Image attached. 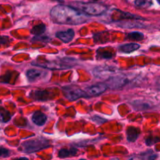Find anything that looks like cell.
Listing matches in <instances>:
<instances>
[{
    "label": "cell",
    "instance_id": "1",
    "mask_svg": "<svg viewBox=\"0 0 160 160\" xmlns=\"http://www.w3.org/2000/svg\"><path fill=\"white\" fill-rule=\"evenodd\" d=\"M53 21L62 24L78 25L88 20V17L81 11L63 5L53 7L50 12Z\"/></svg>",
    "mask_w": 160,
    "mask_h": 160
},
{
    "label": "cell",
    "instance_id": "2",
    "mask_svg": "<svg viewBox=\"0 0 160 160\" xmlns=\"http://www.w3.org/2000/svg\"><path fill=\"white\" fill-rule=\"evenodd\" d=\"M49 146V142L47 139L39 137L37 138L31 139V140L22 143L21 146H20V150L26 153H33L48 148Z\"/></svg>",
    "mask_w": 160,
    "mask_h": 160
},
{
    "label": "cell",
    "instance_id": "3",
    "mask_svg": "<svg viewBox=\"0 0 160 160\" xmlns=\"http://www.w3.org/2000/svg\"><path fill=\"white\" fill-rule=\"evenodd\" d=\"M78 10L84 12L87 15L98 16L101 15L106 11V6L101 4L93 2H74L72 4Z\"/></svg>",
    "mask_w": 160,
    "mask_h": 160
},
{
    "label": "cell",
    "instance_id": "4",
    "mask_svg": "<svg viewBox=\"0 0 160 160\" xmlns=\"http://www.w3.org/2000/svg\"><path fill=\"white\" fill-rule=\"evenodd\" d=\"M119 70L112 66H101L95 68L92 71L94 76L102 80H109L112 77L117 75Z\"/></svg>",
    "mask_w": 160,
    "mask_h": 160
},
{
    "label": "cell",
    "instance_id": "5",
    "mask_svg": "<svg viewBox=\"0 0 160 160\" xmlns=\"http://www.w3.org/2000/svg\"><path fill=\"white\" fill-rule=\"evenodd\" d=\"M64 91H65L66 98H68L70 101L79 99L81 98H88V97H89L84 91H82L81 89L79 88H64Z\"/></svg>",
    "mask_w": 160,
    "mask_h": 160
},
{
    "label": "cell",
    "instance_id": "6",
    "mask_svg": "<svg viewBox=\"0 0 160 160\" xmlns=\"http://www.w3.org/2000/svg\"><path fill=\"white\" fill-rule=\"evenodd\" d=\"M128 82V79H127L124 76L120 74H117L112 77L111 78H109V80H107V82H106V84L107 85L108 88H109L118 89L123 87L124 85H126Z\"/></svg>",
    "mask_w": 160,
    "mask_h": 160
},
{
    "label": "cell",
    "instance_id": "7",
    "mask_svg": "<svg viewBox=\"0 0 160 160\" xmlns=\"http://www.w3.org/2000/svg\"><path fill=\"white\" fill-rule=\"evenodd\" d=\"M107 85L103 83H98V84H94V85L87 87L84 90V92L87 93V95L90 96H98L102 95L105 91L107 89Z\"/></svg>",
    "mask_w": 160,
    "mask_h": 160
},
{
    "label": "cell",
    "instance_id": "8",
    "mask_svg": "<svg viewBox=\"0 0 160 160\" xmlns=\"http://www.w3.org/2000/svg\"><path fill=\"white\" fill-rule=\"evenodd\" d=\"M56 35L58 38L60 39L64 43H68V42H71L73 39V37H74V31L72 29H69L65 31H59V32H57Z\"/></svg>",
    "mask_w": 160,
    "mask_h": 160
},
{
    "label": "cell",
    "instance_id": "9",
    "mask_svg": "<svg viewBox=\"0 0 160 160\" xmlns=\"http://www.w3.org/2000/svg\"><path fill=\"white\" fill-rule=\"evenodd\" d=\"M45 74H47L45 72L42 71V70H36V69H31V70H28L26 73L27 78L29 81H34L41 79L42 78H43Z\"/></svg>",
    "mask_w": 160,
    "mask_h": 160
},
{
    "label": "cell",
    "instance_id": "10",
    "mask_svg": "<svg viewBox=\"0 0 160 160\" xmlns=\"http://www.w3.org/2000/svg\"><path fill=\"white\" fill-rule=\"evenodd\" d=\"M51 92H46V91H34L31 94V97L34 99L38 100V101H46L51 98Z\"/></svg>",
    "mask_w": 160,
    "mask_h": 160
},
{
    "label": "cell",
    "instance_id": "11",
    "mask_svg": "<svg viewBox=\"0 0 160 160\" xmlns=\"http://www.w3.org/2000/svg\"><path fill=\"white\" fill-rule=\"evenodd\" d=\"M32 121L38 126H43L47 121V117L45 113L38 111L32 115Z\"/></svg>",
    "mask_w": 160,
    "mask_h": 160
},
{
    "label": "cell",
    "instance_id": "12",
    "mask_svg": "<svg viewBox=\"0 0 160 160\" xmlns=\"http://www.w3.org/2000/svg\"><path fill=\"white\" fill-rule=\"evenodd\" d=\"M140 134V130L138 128L130 127L127 130V138L130 142H134Z\"/></svg>",
    "mask_w": 160,
    "mask_h": 160
},
{
    "label": "cell",
    "instance_id": "13",
    "mask_svg": "<svg viewBox=\"0 0 160 160\" xmlns=\"http://www.w3.org/2000/svg\"><path fill=\"white\" fill-rule=\"evenodd\" d=\"M140 48V45L137 43H129L126 45H123L120 47V50L125 53H131L136 51Z\"/></svg>",
    "mask_w": 160,
    "mask_h": 160
},
{
    "label": "cell",
    "instance_id": "14",
    "mask_svg": "<svg viewBox=\"0 0 160 160\" xmlns=\"http://www.w3.org/2000/svg\"><path fill=\"white\" fill-rule=\"evenodd\" d=\"M78 153V149L75 148H70V149H67V148H62L59 152V158H67L70 157V156H73Z\"/></svg>",
    "mask_w": 160,
    "mask_h": 160
},
{
    "label": "cell",
    "instance_id": "15",
    "mask_svg": "<svg viewBox=\"0 0 160 160\" xmlns=\"http://www.w3.org/2000/svg\"><path fill=\"white\" fill-rule=\"evenodd\" d=\"M98 57L100 59H110L113 56V53L109 50H106L104 48H98L97 51Z\"/></svg>",
    "mask_w": 160,
    "mask_h": 160
},
{
    "label": "cell",
    "instance_id": "16",
    "mask_svg": "<svg viewBox=\"0 0 160 160\" xmlns=\"http://www.w3.org/2000/svg\"><path fill=\"white\" fill-rule=\"evenodd\" d=\"M45 29H46V27H45V24L42 23V24L36 25L34 28L31 29V34H33L35 36H40L41 34H43L45 32Z\"/></svg>",
    "mask_w": 160,
    "mask_h": 160
},
{
    "label": "cell",
    "instance_id": "17",
    "mask_svg": "<svg viewBox=\"0 0 160 160\" xmlns=\"http://www.w3.org/2000/svg\"><path fill=\"white\" fill-rule=\"evenodd\" d=\"M144 38V34L142 33L138 32V31H134L127 35L126 39H130V40L134 41H141Z\"/></svg>",
    "mask_w": 160,
    "mask_h": 160
},
{
    "label": "cell",
    "instance_id": "18",
    "mask_svg": "<svg viewBox=\"0 0 160 160\" xmlns=\"http://www.w3.org/2000/svg\"><path fill=\"white\" fill-rule=\"evenodd\" d=\"M11 118V115L7 110L3 109L2 107H0V122L6 123L8 122Z\"/></svg>",
    "mask_w": 160,
    "mask_h": 160
},
{
    "label": "cell",
    "instance_id": "19",
    "mask_svg": "<svg viewBox=\"0 0 160 160\" xmlns=\"http://www.w3.org/2000/svg\"><path fill=\"white\" fill-rule=\"evenodd\" d=\"M152 4V0H136L135 5L141 8H148Z\"/></svg>",
    "mask_w": 160,
    "mask_h": 160
},
{
    "label": "cell",
    "instance_id": "20",
    "mask_svg": "<svg viewBox=\"0 0 160 160\" xmlns=\"http://www.w3.org/2000/svg\"><path fill=\"white\" fill-rule=\"evenodd\" d=\"M92 120H93L95 123H96L97 124H102L103 123L106 122V120L103 119L102 117H98V116H95V117H92Z\"/></svg>",
    "mask_w": 160,
    "mask_h": 160
},
{
    "label": "cell",
    "instance_id": "21",
    "mask_svg": "<svg viewBox=\"0 0 160 160\" xmlns=\"http://www.w3.org/2000/svg\"><path fill=\"white\" fill-rule=\"evenodd\" d=\"M10 154V152L6 148H0V157H7Z\"/></svg>",
    "mask_w": 160,
    "mask_h": 160
},
{
    "label": "cell",
    "instance_id": "22",
    "mask_svg": "<svg viewBox=\"0 0 160 160\" xmlns=\"http://www.w3.org/2000/svg\"><path fill=\"white\" fill-rule=\"evenodd\" d=\"M158 141H159V139L153 138H148L145 141V142H146L147 145H153V144L156 143Z\"/></svg>",
    "mask_w": 160,
    "mask_h": 160
},
{
    "label": "cell",
    "instance_id": "23",
    "mask_svg": "<svg viewBox=\"0 0 160 160\" xmlns=\"http://www.w3.org/2000/svg\"><path fill=\"white\" fill-rule=\"evenodd\" d=\"M50 39L48 38V37H43V38H41V37H38V36H36V37H34V38L32 39L33 42H35V41H43V42H48V41H49Z\"/></svg>",
    "mask_w": 160,
    "mask_h": 160
},
{
    "label": "cell",
    "instance_id": "24",
    "mask_svg": "<svg viewBox=\"0 0 160 160\" xmlns=\"http://www.w3.org/2000/svg\"><path fill=\"white\" fill-rule=\"evenodd\" d=\"M8 42H9V39L8 37H5V36H0V44H5L7 43Z\"/></svg>",
    "mask_w": 160,
    "mask_h": 160
},
{
    "label": "cell",
    "instance_id": "25",
    "mask_svg": "<svg viewBox=\"0 0 160 160\" xmlns=\"http://www.w3.org/2000/svg\"><path fill=\"white\" fill-rule=\"evenodd\" d=\"M14 160H29L28 158H25V157H21V158H19V159H16Z\"/></svg>",
    "mask_w": 160,
    "mask_h": 160
},
{
    "label": "cell",
    "instance_id": "26",
    "mask_svg": "<svg viewBox=\"0 0 160 160\" xmlns=\"http://www.w3.org/2000/svg\"><path fill=\"white\" fill-rule=\"evenodd\" d=\"M157 1H158V2H159L160 3V0H157Z\"/></svg>",
    "mask_w": 160,
    "mask_h": 160
},
{
    "label": "cell",
    "instance_id": "27",
    "mask_svg": "<svg viewBox=\"0 0 160 160\" xmlns=\"http://www.w3.org/2000/svg\"><path fill=\"white\" fill-rule=\"evenodd\" d=\"M80 160H86V159H80Z\"/></svg>",
    "mask_w": 160,
    "mask_h": 160
}]
</instances>
